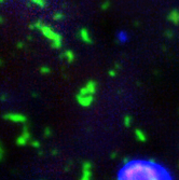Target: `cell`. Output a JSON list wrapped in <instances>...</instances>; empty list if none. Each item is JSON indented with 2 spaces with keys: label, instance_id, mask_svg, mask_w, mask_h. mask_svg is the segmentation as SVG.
<instances>
[{
  "label": "cell",
  "instance_id": "1",
  "mask_svg": "<svg viewBox=\"0 0 179 180\" xmlns=\"http://www.w3.org/2000/svg\"><path fill=\"white\" fill-rule=\"evenodd\" d=\"M118 180H173L168 169L148 160H132L118 173Z\"/></svg>",
  "mask_w": 179,
  "mask_h": 180
},
{
  "label": "cell",
  "instance_id": "2",
  "mask_svg": "<svg viewBox=\"0 0 179 180\" xmlns=\"http://www.w3.org/2000/svg\"><path fill=\"white\" fill-rule=\"evenodd\" d=\"M35 27H36V29H38L42 35L44 36L45 38L48 39V40H50L51 42L55 41V40L63 39L62 38V35L55 33L51 26H49V25L44 24L41 20H38V21L35 22Z\"/></svg>",
  "mask_w": 179,
  "mask_h": 180
},
{
  "label": "cell",
  "instance_id": "3",
  "mask_svg": "<svg viewBox=\"0 0 179 180\" xmlns=\"http://www.w3.org/2000/svg\"><path fill=\"white\" fill-rule=\"evenodd\" d=\"M96 87H97V84H96L95 81L93 80H90L87 81V84L81 87L79 94L82 95V96H87V95H94V93L96 92Z\"/></svg>",
  "mask_w": 179,
  "mask_h": 180
},
{
  "label": "cell",
  "instance_id": "4",
  "mask_svg": "<svg viewBox=\"0 0 179 180\" xmlns=\"http://www.w3.org/2000/svg\"><path fill=\"white\" fill-rule=\"evenodd\" d=\"M93 99H94V95H87V96H82L80 94L77 95L78 103L83 107H89L93 103Z\"/></svg>",
  "mask_w": 179,
  "mask_h": 180
},
{
  "label": "cell",
  "instance_id": "5",
  "mask_svg": "<svg viewBox=\"0 0 179 180\" xmlns=\"http://www.w3.org/2000/svg\"><path fill=\"white\" fill-rule=\"evenodd\" d=\"M79 37H80V39L84 43H87V44H93V39L91 38L89 30H87V28H81L80 31H79Z\"/></svg>",
  "mask_w": 179,
  "mask_h": 180
},
{
  "label": "cell",
  "instance_id": "6",
  "mask_svg": "<svg viewBox=\"0 0 179 180\" xmlns=\"http://www.w3.org/2000/svg\"><path fill=\"white\" fill-rule=\"evenodd\" d=\"M167 20L175 25H179V11L177 9H173L167 15Z\"/></svg>",
  "mask_w": 179,
  "mask_h": 180
},
{
  "label": "cell",
  "instance_id": "7",
  "mask_svg": "<svg viewBox=\"0 0 179 180\" xmlns=\"http://www.w3.org/2000/svg\"><path fill=\"white\" fill-rule=\"evenodd\" d=\"M4 119H7V120H11V121H14V122L26 121V118H25L24 115L18 114V113H8V114H4Z\"/></svg>",
  "mask_w": 179,
  "mask_h": 180
},
{
  "label": "cell",
  "instance_id": "8",
  "mask_svg": "<svg viewBox=\"0 0 179 180\" xmlns=\"http://www.w3.org/2000/svg\"><path fill=\"white\" fill-rule=\"evenodd\" d=\"M60 59H64L65 58L67 62L69 63V64H71L73 60H75L76 56H75V53L72 52L71 50H66L65 52H63V53H60Z\"/></svg>",
  "mask_w": 179,
  "mask_h": 180
},
{
  "label": "cell",
  "instance_id": "9",
  "mask_svg": "<svg viewBox=\"0 0 179 180\" xmlns=\"http://www.w3.org/2000/svg\"><path fill=\"white\" fill-rule=\"evenodd\" d=\"M62 40H63V39H60V40H55V41L50 42V47H51L52 49H54V50H60V47H62V45H63Z\"/></svg>",
  "mask_w": 179,
  "mask_h": 180
},
{
  "label": "cell",
  "instance_id": "10",
  "mask_svg": "<svg viewBox=\"0 0 179 180\" xmlns=\"http://www.w3.org/2000/svg\"><path fill=\"white\" fill-rule=\"evenodd\" d=\"M30 2L38 6L39 8H41V9L45 8L47 4H48V1H47V0H30Z\"/></svg>",
  "mask_w": 179,
  "mask_h": 180
},
{
  "label": "cell",
  "instance_id": "11",
  "mask_svg": "<svg viewBox=\"0 0 179 180\" xmlns=\"http://www.w3.org/2000/svg\"><path fill=\"white\" fill-rule=\"evenodd\" d=\"M39 71H40V74H51V68L48 67V66H41L40 67V69H39Z\"/></svg>",
  "mask_w": 179,
  "mask_h": 180
},
{
  "label": "cell",
  "instance_id": "12",
  "mask_svg": "<svg viewBox=\"0 0 179 180\" xmlns=\"http://www.w3.org/2000/svg\"><path fill=\"white\" fill-rule=\"evenodd\" d=\"M110 6H111L110 1H109V0H105L104 2L102 3V6H100V9H102L103 11H106V10H108L110 8Z\"/></svg>",
  "mask_w": 179,
  "mask_h": 180
},
{
  "label": "cell",
  "instance_id": "13",
  "mask_svg": "<svg viewBox=\"0 0 179 180\" xmlns=\"http://www.w3.org/2000/svg\"><path fill=\"white\" fill-rule=\"evenodd\" d=\"M64 14L63 13H60V12H56V13H54L53 14V20L54 21H62L64 20Z\"/></svg>",
  "mask_w": 179,
  "mask_h": 180
},
{
  "label": "cell",
  "instance_id": "14",
  "mask_svg": "<svg viewBox=\"0 0 179 180\" xmlns=\"http://www.w3.org/2000/svg\"><path fill=\"white\" fill-rule=\"evenodd\" d=\"M164 35H165V37H167V38H170V39H172L174 37V34L172 30H166L164 33Z\"/></svg>",
  "mask_w": 179,
  "mask_h": 180
},
{
  "label": "cell",
  "instance_id": "15",
  "mask_svg": "<svg viewBox=\"0 0 179 180\" xmlns=\"http://www.w3.org/2000/svg\"><path fill=\"white\" fill-rule=\"evenodd\" d=\"M24 47H25V43L23 41H18L17 43H16V47H17V49H20V50H21V49H23Z\"/></svg>",
  "mask_w": 179,
  "mask_h": 180
},
{
  "label": "cell",
  "instance_id": "16",
  "mask_svg": "<svg viewBox=\"0 0 179 180\" xmlns=\"http://www.w3.org/2000/svg\"><path fill=\"white\" fill-rule=\"evenodd\" d=\"M108 74L110 76V77H116V71L114 69H110V70L108 71Z\"/></svg>",
  "mask_w": 179,
  "mask_h": 180
},
{
  "label": "cell",
  "instance_id": "17",
  "mask_svg": "<svg viewBox=\"0 0 179 180\" xmlns=\"http://www.w3.org/2000/svg\"><path fill=\"white\" fill-rule=\"evenodd\" d=\"M128 123H131V118H130V117H126V118H125V124H126V126H128Z\"/></svg>",
  "mask_w": 179,
  "mask_h": 180
},
{
  "label": "cell",
  "instance_id": "18",
  "mask_svg": "<svg viewBox=\"0 0 179 180\" xmlns=\"http://www.w3.org/2000/svg\"><path fill=\"white\" fill-rule=\"evenodd\" d=\"M28 28L29 29H35L36 27H35V23H30L29 25H28Z\"/></svg>",
  "mask_w": 179,
  "mask_h": 180
},
{
  "label": "cell",
  "instance_id": "19",
  "mask_svg": "<svg viewBox=\"0 0 179 180\" xmlns=\"http://www.w3.org/2000/svg\"><path fill=\"white\" fill-rule=\"evenodd\" d=\"M114 66H116V69H120V68H121V65H120L119 63H116V65Z\"/></svg>",
  "mask_w": 179,
  "mask_h": 180
},
{
  "label": "cell",
  "instance_id": "20",
  "mask_svg": "<svg viewBox=\"0 0 179 180\" xmlns=\"http://www.w3.org/2000/svg\"><path fill=\"white\" fill-rule=\"evenodd\" d=\"M0 2H1V3H3V2H4V0H0Z\"/></svg>",
  "mask_w": 179,
  "mask_h": 180
}]
</instances>
